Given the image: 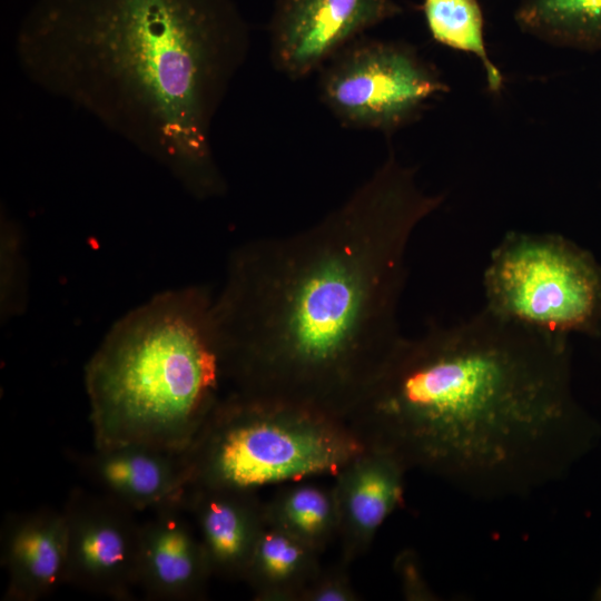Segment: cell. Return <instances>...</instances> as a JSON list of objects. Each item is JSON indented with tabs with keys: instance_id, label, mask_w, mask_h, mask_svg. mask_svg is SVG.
Wrapping results in <instances>:
<instances>
[{
	"instance_id": "10",
	"label": "cell",
	"mask_w": 601,
	"mask_h": 601,
	"mask_svg": "<svg viewBox=\"0 0 601 601\" xmlns=\"http://www.w3.org/2000/svg\"><path fill=\"white\" fill-rule=\"evenodd\" d=\"M75 463L96 491L137 513L183 500L189 486L186 450L141 443L93 445Z\"/></svg>"
},
{
	"instance_id": "5",
	"label": "cell",
	"mask_w": 601,
	"mask_h": 601,
	"mask_svg": "<svg viewBox=\"0 0 601 601\" xmlns=\"http://www.w3.org/2000/svg\"><path fill=\"white\" fill-rule=\"evenodd\" d=\"M365 446L338 417L231 392L186 450L189 486L257 491L335 475Z\"/></svg>"
},
{
	"instance_id": "1",
	"label": "cell",
	"mask_w": 601,
	"mask_h": 601,
	"mask_svg": "<svg viewBox=\"0 0 601 601\" xmlns=\"http://www.w3.org/2000/svg\"><path fill=\"white\" fill-rule=\"evenodd\" d=\"M443 201L390 148L318 221L235 248L213 298L233 392L345 421L403 336L408 244Z\"/></svg>"
},
{
	"instance_id": "12",
	"label": "cell",
	"mask_w": 601,
	"mask_h": 601,
	"mask_svg": "<svg viewBox=\"0 0 601 601\" xmlns=\"http://www.w3.org/2000/svg\"><path fill=\"white\" fill-rule=\"evenodd\" d=\"M407 470L388 453L366 449L334 476L343 562L364 555L380 526L403 502Z\"/></svg>"
},
{
	"instance_id": "11",
	"label": "cell",
	"mask_w": 601,
	"mask_h": 601,
	"mask_svg": "<svg viewBox=\"0 0 601 601\" xmlns=\"http://www.w3.org/2000/svg\"><path fill=\"white\" fill-rule=\"evenodd\" d=\"M150 512L141 522L138 588L151 600L201 599L213 573L185 497Z\"/></svg>"
},
{
	"instance_id": "3",
	"label": "cell",
	"mask_w": 601,
	"mask_h": 601,
	"mask_svg": "<svg viewBox=\"0 0 601 601\" xmlns=\"http://www.w3.org/2000/svg\"><path fill=\"white\" fill-rule=\"evenodd\" d=\"M249 48L235 0H33L14 38L33 85L203 200L227 190L211 130Z\"/></svg>"
},
{
	"instance_id": "20",
	"label": "cell",
	"mask_w": 601,
	"mask_h": 601,
	"mask_svg": "<svg viewBox=\"0 0 601 601\" xmlns=\"http://www.w3.org/2000/svg\"><path fill=\"white\" fill-rule=\"evenodd\" d=\"M346 563L322 568L304 591L300 601H357L359 595L346 572Z\"/></svg>"
},
{
	"instance_id": "15",
	"label": "cell",
	"mask_w": 601,
	"mask_h": 601,
	"mask_svg": "<svg viewBox=\"0 0 601 601\" xmlns=\"http://www.w3.org/2000/svg\"><path fill=\"white\" fill-rule=\"evenodd\" d=\"M319 552L287 532L265 524L244 581L260 601H300L323 568Z\"/></svg>"
},
{
	"instance_id": "6",
	"label": "cell",
	"mask_w": 601,
	"mask_h": 601,
	"mask_svg": "<svg viewBox=\"0 0 601 601\" xmlns=\"http://www.w3.org/2000/svg\"><path fill=\"white\" fill-rule=\"evenodd\" d=\"M485 307L546 334L601 336V264L560 234L508 231L483 273Z\"/></svg>"
},
{
	"instance_id": "13",
	"label": "cell",
	"mask_w": 601,
	"mask_h": 601,
	"mask_svg": "<svg viewBox=\"0 0 601 601\" xmlns=\"http://www.w3.org/2000/svg\"><path fill=\"white\" fill-rule=\"evenodd\" d=\"M4 599L40 600L67 583L68 531L63 511L41 508L14 514L1 536Z\"/></svg>"
},
{
	"instance_id": "17",
	"label": "cell",
	"mask_w": 601,
	"mask_h": 601,
	"mask_svg": "<svg viewBox=\"0 0 601 601\" xmlns=\"http://www.w3.org/2000/svg\"><path fill=\"white\" fill-rule=\"evenodd\" d=\"M267 523L322 553L338 534L337 506L332 487L297 484L264 503Z\"/></svg>"
},
{
	"instance_id": "18",
	"label": "cell",
	"mask_w": 601,
	"mask_h": 601,
	"mask_svg": "<svg viewBox=\"0 0 601 601\" xmlns=\"http://www.w3.org/2000/svg\"><path fill=\"white\" fill-rule=\"evenodd\" d=\"M425 22L432 38L449 48L473 55L485 73L491 92L499 93L503 76L484 42V20L477 0H424Z\"/></svg>"
},
{
	"instance_id": "9",
	"label": "cell",
	"mask_w": 601,
	"mask_h": 601,
	"mask_svg": "<svg viewBox=\"0 0 601 601\" xmlns=\"http://www.w3.org/2000/svg\"><path fill=\"white\" fill-rule=\"evenodd\" d=\"M402 12L395 0H275L268 21L272 63L289 79L305 78Z\"/></svg>"
},
{
	"instance_id": "4",
	"label": "cell",
	"mask_w": 601,
	"mask_h": 601,
	"mask_svg": "<svg viewBox=\"0 0 601 601\" xmlns=\"http://www.w3.org/2000/svg\"><path fill=\"white\" fill-rule=\"evenodd\" d=\"M203 286L161 292L119 318L85 367L95 446L187 450L224 378Z\"/></svg>"
},
{
	"instance_id": "19",
	"label": "cell",
	"mask_w": 601,
	"mask_h": 601,
	"mask_svg": "<svg viewBox=\"0 0 601 601\" xmlns=\"http://www.w3.org/2000/svg\"><path fill=\"white\" fill-rule=\"evenodd\" d=\"M20 223L6 209L0 218V312L8 322L22 313L28 299V266Z\"/></svg>"
},
{
	"instance_id": "7",
	"label": "cell",
	"mask_w": 601,
	"mask_h": 601,
	"mask_svg": "<svg viewBox=\"0 0 601 601\" xmlns=\"http://www.w3.org/2000/svg\"><path fill=\"white\" fill-rule=\"evenodd\" d=\"M321 101L347 128L390 135L449 91L436 68L403 41L361 37L321 70Z\"/></svg>"
},
{
	"instance_id": "16",
	"label": "cell",
	"mask_w": 601,
	"mask_h": 601,
	"mask_svg": "<svg viewBox=\"0 0 601 601\" xmlns=\"http://www.w3.org/2000/svg\"><path fill=\"white\" fill-rule=\"evenodd\" d=\"M518 27L552 46L601 50V0H520Z\"/></svg>"
},
{
	"instance_id": "8",
	"label": "cell",
	"mask_w": 601,
	"mask_h": 601,
	"mask_svg": "<svg viewBox=\"0 0 601 601\" xmlns=\"http://www.w3.org/2000/svg\"><path fill=\"white\" fill-rule=\"evenodd\" d=\"M68 531L67 583L115 600L138 588L141 522L98 491L75 489L62 509Z\"/></svg>"
},
{
	"instance_id": "14",
	"label": "cell",
	"mask_w": 601,
	"mask_h": 601,
	"mask_svg": "<svg viewBox=\"0 0 601 601\" xmlns=\"http://www.w3.org/2000/svg\"><path fill=\"white\" fill-rule=\"evenodd\" d=\"M186 506L195 523L213 577L244 580L265 524L255 491L188 489Z\"/></svg>"
},
{
	"instance_id": "21",
	"label": "cell",
	"mask_w": 601,
	"mask_h": 601,
	"mask_svg": "<svg viewBox=\"0 0 601 601\" xmlns=\"http://www.w3.org/2000/svg\"><path fill=\"white\" fill-rule=\"evenodd\" d=\"M594 599L601 601V582H600V584H599V587H598V589H597V591L594 593Z\"/></svg>"
},
{
	"instance_id": "2",
	"label": "cell",
	"mask_w": 601,
	"mask_h": 601,
	"mask_svg": "<svg viewBox=\"0 0 601 601\" xmlns=\"http://www.w3.org/2000/svg\"><path fill=\"white\" fill-rule=\"evenodd\" d=\"M345 422L366 449L486 501L561 480L600 433L572 391L569 337L485 306L402 336Z\"/></svg>"
}]
</instances>
